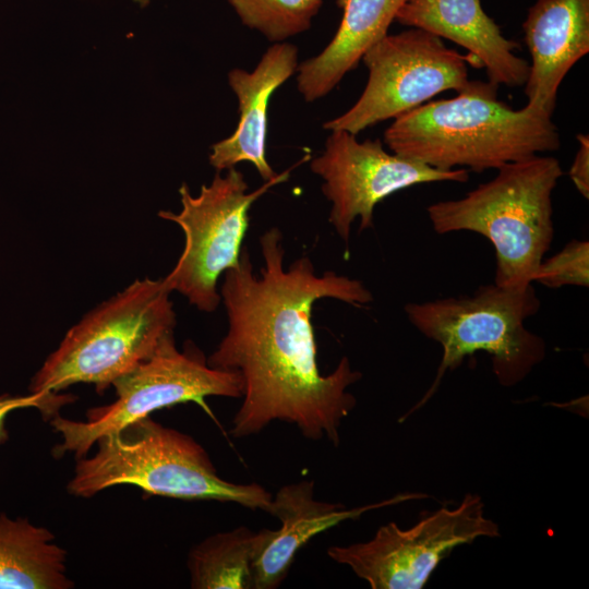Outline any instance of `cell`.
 <instances>
[{"instance_id": "cell-14", "label": "cell", "mask_w": 589, "mask_h": 589, "mask_svg": "<svg viewBox=\"0 0 589 589\" xmlns=\"http://www.w3.org/2000/svg\"><path fill=\"white\" fill-rule=\"evenodd\" d=\"M298 48L289 43H275L251 72L232 69L228 83L239 104L236 131L215 143L209 164L228 170L239 163L252 164L264 182L277 177L266 159L267 111L272 95L298 70Z\"/></svg>"}, {"instance_id": "cell-16", "label": "cell", "mask_w": 589, "mask_h": 589, "mask_svg": "<svg viewBox=\"0 0 589 589\" xmlns=\"http://www.w3.org/2000/svg\"><path fill=\"white\" fill-rule=\"evenodd\" d=\"M408 0H336L342 10L329 44L298 65V89L305 101L329 94L356 69L364 52L387 35L399 9Z\"/></svg>"}, {"instance_id": "cell-17", "label": "cell", "mask_w": 589, "mask_h": 589, "mask_svg": "<svg viewBox=\"0 0 589 589\" xmlns=\"http://www.w3.org/2000/svg\"><path fill=\"white\" fill-rule=\"evenodd\" d=\"M67 551L48 529L0 514V589H70Z\"/></svg>"}, {"instance_id": "cell-8", "label": "cell", "mask_w": 589, "mask_h": 589, "mask_svg": "<svg viewBox=\"0 0 589 589\" xmlns=\"http://www.w3.org/2000/svg\"><path fill=\"white\" fill-rule=\"evenodd\" d=\"M308 159L309 155L252 192H248L244 176L236 167L225 176L216 171L211 184L202 185L197 196L183 183L179 189L181 211L158 214L178 224L185 237L176 266L163 278L166 286L199 310L214 312L221 301L217 291L220 275L239 265L250 207L272 187L287 181L291 170Z\"/></svg>"}, {"instance_id": "cell-19", "label": "cell", "mask_w": 589, "mask_h": 589, "mask_svg": "<svg viewBox=\"0 0 589 589\" xmlns=\"http://www.w3.org/2000/svg\"><path fill=\"white\" fill-rule=\"evenodd\" d=\"M241 22L281 43L308 31L323 0H227Z\"/></svg>"}, {"instance_id": "cell-23", "label": "cell", "mask_w": 589, "mask_h": 589, "mask_svg": "<svg viewBox=\"0 0 589 589\" xmlns=\"http://www.w3.org/2000/svg\"><path fill=\"white\" fill-rule=\"evenodd\" d=\"M133 1L139 3L140 5H146L149 3L151 0H133Z\"/></svg>"}, {"instance_id": "cell-11", "label": "cell", "mask_w": 589, "mask_h": 589, "mask_svg": "<svg viewBox=\"0 0 589 589\" xmlns=\"http://www.w3.org/2000/svg\"><path fill=\"white\" fill-rule=\"evenodd\" d=\"M310 167L323 179L322 191L332 203L329 223L347 244L353 220L360 218V231L372 228L375 206L395 192L422 183L469 179L468 169H437L387 153L380 140L359 142L342 130L330 131L323 153L311 159Z\"/></svg>"}, {"instance_id": "cell-1", "label": "cell", "mask_w": 589, "mask_h": 589, "mask_svg": "<svg viewBox=\"0 0 589 589\" xmlns=\"http://www.w3.org/2000/svg\"><path fill=\"white\" fill-rule=\"evenodd\" d=\"M260 247V276L247 248L239 265L224 273L220 297L228 330L207 359L209 366L237 372L242 380L243 400L230 434H257L279 420L294 424L306 438L326 437L337 446L341 422L357 404L347 388L362 374L347 357L332 373L321 374L312 309L323 298L363 305L373 296L360 280L333 271L316 275L308 256L285 268L283 235L276 227L261 236Z\"/></svg>"}, {"instance_id": "cell-10", "label": "cell", "mask_w": 589, "mask_h": 589, "mask_svg": "<svg viewBox=\"0 0 589 589\" xmlns=\"http://www.w3.org/2000/svg\"><path fill=\"white\" fill-rule=\"evenodd\" d=\"M496 537L500 527L485 516L481 496L468 493L454 508L426 513L408 529L390 521L371 540L330 546L327 554L372 589H421L455 548Z\"/></svg>"}, {"instance_id": "cell-13", "label": "cell", "mask_w": 589, "mask_h": 589, "mask_svg": "<svg viewBox=\"0 0 589 589\" xmlns=\"http://www.w3.org/2000/svg\"><path fill=\"white\" fill-rule=\"evenodd\" d=\"M522 29L531 57L526 106L552 116L563 79L589 51V0H537Z\"/></svg>"}, {"instance_id": "cell-18", "label": "cell", "mask_w": 589, "mask_h": 589, "mask_svg": "<svg viewBox=\"0 0 589 589\" xmlns=\"http://www.w3.org/2000/svg\"><path fill=\"white\" fill-rule=\"evenodd\" d=\"M263 531L240 526L218 532L189 553L188 567L194 589H253V560Z\"/></svg>"}, {"instance_id": "cell-3", "label": "cell", "mask_w": 589, "mask_h": 589, "mask_svg": "<svg viewBox=\"0 0 589 589\" xmlns=\"http://www.w3.org/2000/svg\"><path fill=\"white\" fill-rule=\"evenodd\" d=\"M490 181L462 199L426 207L434 231H472L495 250L494 284L524 288L549 251L553 235L552 193L563 176L560 161L534 155L500 167Z\"/></svg>"}, {"instance_id": "cell-22", "label": "cell", "mask_w": 589, "mask_h": 589, "mask_svg": "<svg viewBox=\"0 0 589 589\" xmlns=\"http://www.w3.org/2000/svg\"><path fill=\"white\" fill-rule=\"evenodd\" d=\"M576 139L579 148L575 155L573 165L569 169V177L578 192L586 199H589V136L587 134H577Z\"/></svg>"}, {"instance_id": "cell-2", "label": "cell", "mask_w": 589, "mask_h": 589, "mask_svg": "<svg viewBox=\"0 0 589 589\" xmlns=\"http://www.w3.org/2000/svg\"><path fill=\"white\" fill-rule=\"evenodd\" d=\"M498 85L470 81L457 96L428 101L398 117L384 143L400 156L424 165L476 172L561 146L550 115L525 106L513 109L497 98Z\"/></svg>"}, {"instance_id": "cell-12", "label": "cell", "mask_w": 589, "mask_h": 589, "mask_svg": "<svg viewBox=\"0 0 589 589\" xmlns=\"http://www.w3.org/2000/svg\"><path fill=\"white\" fill-rule=\"evenodd\" d=\"M426 497L424 493H402L374 504L347 508L342 504L316 501L311 480L281 486L272 497L268 512L281 525L276 530L262 529V540L252 565L253 589L277 588L287 577L299 550L316 534L366 512Z\"/></svg>"}, {"instance_id": "cell-4", "label": "cell", "mask_w": 589, "mask_h": 589, "mask_svg": "<svg viewBox=\"0 0 589 589\" xmlns=\"http://www.w3.org/2000/svg\"><path fill=\"white\" fill-rule=\"evenodd\" d=\"M91 457L76 460L68 491L92 497L105 489L131 484L145 497L211 500L269 512L272 494L257 483L220 478L206 450L190 435L145 417L104 435Z\"/></svg>"}, {"instance_id": "cell-6", "label": "cell", "mask_w": 589, "mask_h": 589, "mask_svg": "<svg viewBox=\"0 0 589 589\" xmlns=\"http://www.w3.org/2000/svg\"><path fill=\"white\" fill-rule=\"evenodd\" d=\"M540 306L532 284L515 289L489 284L472 294L407 303L408 321L423 336L438 342L443 354L431 387L404 418L433 396L447 371L457 369L477 351L489 353L502 386L510 387L526 378L546 351L543 338L525 326Z\"/></svg>"}, {"instance_id": "cell-5", "label": "cell", "mask_w": 589, "mask_h": 589, "mask_svg": "<svg viewBox=\"0 0 589 589\" xmlns=\"http://www.w3.org/2000/svg\"><path fill=\"white\" fill-rule=\"evenodd\" d=\"M164 279H137L69 329L32 378L29 390L52 396L71 385L113 382L175 339L176 314Z\"/></svg>"}, {"instance_id": "cell-15", "label": "cell", "mask_w": 589, "mask_h": 589, "mask_svg": "<svg viewBox=\"0 0 589 589\" xmlns=\"http://www.w3.org/2000/svg\"><path fill=\"white\" fill-rule=\"evenodd\" d=\"M395 21L449 39L478 58L489 82L509 87L525 85L527 60L515 55L518 43L505 38L484 12L480 0H408Z\"/></svg>"}, {"instance_id": "cell-9", "label": "cell", "mask_w": 589, "mask_h": 589, "mask_svg": "<svg viewBox=\"0 0 589 589\" xmlns=\"http://www.w3.org/2000/svg\"><path fill=\"white\" fill-rule=\"evenodd\" d=\"M369 71L366 85L346 112L326 121L328 131L357 135L369 127L418 107L435 95L469 84L468 65L483 68L474 56L445 46L442 38L411 27L386 35L362 56Z\"/></svg>"}, {"instance_id": "cell-21", "label": "cell", "mask_w": 589, "mask_h": 589, "mask_svg": "<svg viewBox=\"0 0 589 589\" xmlns=\"http://www.w3.org/2000/svg\"><path fill=\"white\" fill-rule=\"evenodd\" d=\"M70 401L64 395L45 396L29 393L26 396L0 395V445L8 440L5 422L8 416L17 409L35 407L45 416H50L59 407Z\"/></svg>"}, {"instance_id": "cell-20", "label": "cell", "mask_w": 589, "mask_h": 589, "mask_svg": "<svg viewBox=\"0 0 589 589\" xmlns=\"http://www.w3.org/2000/svg\"><path fill=\"white\" fill-rule=\"evenodd\" d=\"M532 283L548 288L589 286V242L573 240L560 252L542 260L532 276Z\"/></svg>"}, {"instance_id": "cell-7", "label": "cell", "mask_w": 589, "mask_h": 589, "mask_svg": "<svg viewBox=\"0 0 589 589\" xmlns=\"http://www.w3.org/2000/svg\"><path fill=\"white\" fill-rule=\"evenodd\" d=\"M112 386L116 399L109 405L88 409L85 421L60 416L52 418L51 425L62 438L53 449L56 457L71 453L76 460L83 458L104 435L156 410L193 401L212 414L206 397L242 395V380L237 372L209 366L193 345L179 351L175 339L116 380Z\"/></svg>"}]
</instances>
